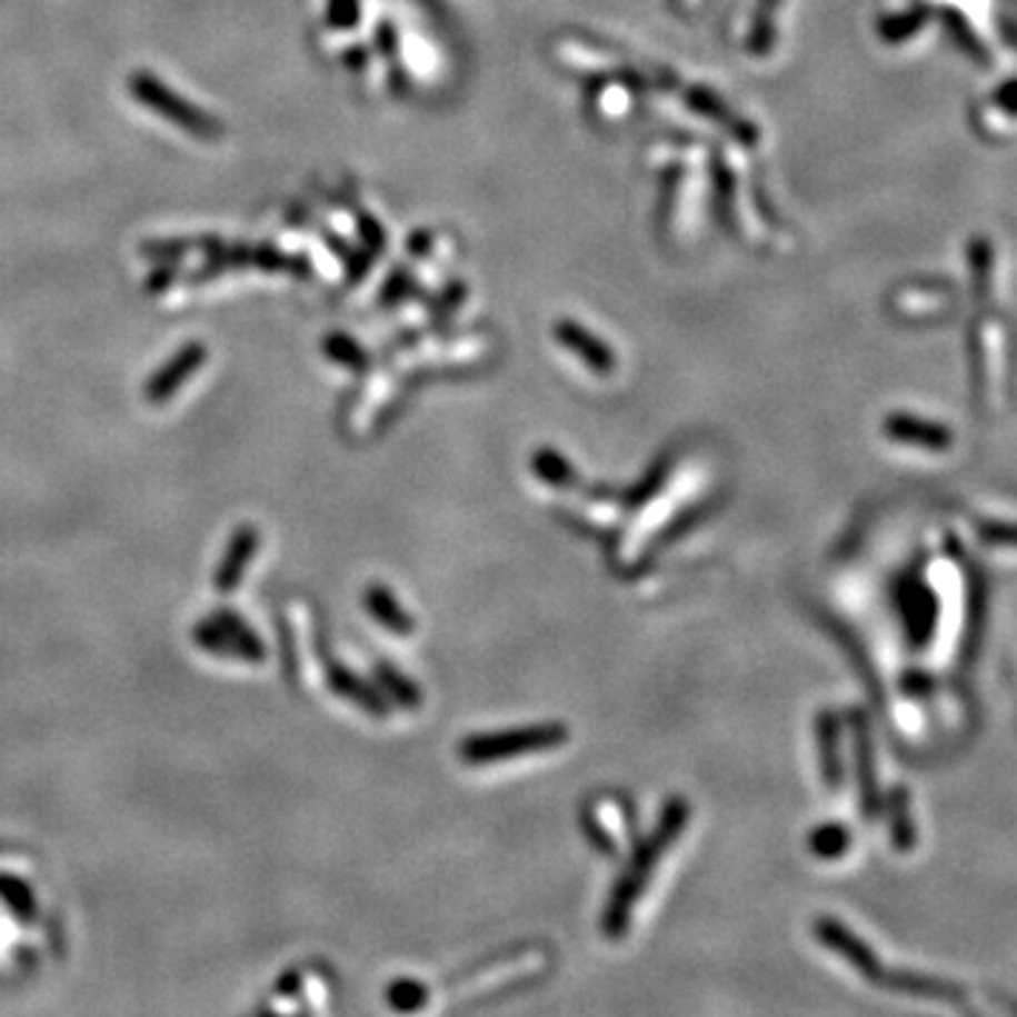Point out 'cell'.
Segmentation results:
<instances>
[{"label":"cell","mask_w":1017,"mask_h":1017,"mask_svg":"<svg viewBox=\"0 0 1017 1017\" xmlns=\"http://www.w3.org/2000/svg\"><path fill=\"white\" fill-rule=\"evenodd\" d=\"M690 822V802L685 797H670L665 802L659 814V822H656L654 831L648 837L641 839L636 845L634 857L628 859V865L619 874L617 885L610 890L608 905L602 910V936L605 938H622L630 927V916H634V907L639 901V896L645 894L648 888V879L654 874V868L659 865V859L665 857L667 851L672 848L681 831Z\"/></svg>","instance_id":"obj_1"},{"label":"cell","mask_w":1017,"mask_h":1017,"mask_svg":"<svg viewBox=\"0 0 1017 1017\" xmlns=\"http://www.w3.org/2000/svg\"><path fill=\"white\" fill-rule=\"evenodd\" d=\"M128 93L136 102L150 108L156 117L167 119V122L190 133L198 142H221L223 139V124L210 111H203L196 102L176 93L164 80H159L150 71H133L128 77Z\"/></svg>","instance_id":"obj_2"},{"label":"cell","mask_w":1017,"mask_h":1017,"mask_svg":"<svg viewBox=\"0 0 1017 1017\" xmlns=\"http://www.w3.org/2000/svg\"><path fill=\"white\" fill-rule=\"evenodd\" d=\"M568 740V727L562 724H537L524 729H500V732L469 735L458 746V755L467 764H492V760L520 758V755L549 752Z\"/></svg>","instance_id":"obj_3"},{"label":"cell","mask_w":1017,"mask_h":1017,"mask_svg":"<svg viewBox=\"0 0 1017 1017\" xmlns=\"http://www.w3.org/2000/svg\"><path fill=\"white\" fill-rule=\"evenodd\" d=\"M192 641L196 648L218 656V659L247 661V665H263L266 645L258 636V630L229 608H216L207 619L196 622L192 628Z\"/></svg>","instance_id":"obj_4"},{"label":"cell","mask_w":1017,"mask_h":1017,"mask_svg":"<svg viewBox=\"0 0 1017 1017\" xmlns=\"http://www.w3.org/2000/svg\"><path fill=\"white\" fill-rule=\"evenodd\" d=\"M210 351L203 342H187L181 346L173 357L167 359L159 370H153L144 382V399L150 405H164L167 399H173L181 388L187 385V379L196 373V370L203 368Z\"/></svg>","instance_id":"obj_5"},{"label":"cell","mask_w":1017,"mask_h":1017,"mask_svg":"<svg viewBox=\"0 0 1017 1017\" xmlns=\"http://www.w3.org/2000/svg\"><path fill=\"white\" fill-rule=\"evenodd\" d=\"M258 549H260L258 526L243 524L232 531V537H229V542H227V549H223V555H221V562H218V568H216V577H212V582H216V591L221 594V597H229V594L238 591V586H241V580H243V574H247L249 562L255 560Z\"/></svg>","instance_id":"obj_6"},{"label":"cell","mask_w":1017,"mask_h":1017,"mask_svg":"<svg viewBox=\"0 0 1017 1017\" xmlns=\"http://www.w3.org/2000/svg\"><path fill=\"white\" fill-rule=\"evenodd\" d=\"M320 661H322V672H326V685L333 696L346 698V701H351L353 707L365 709V712L373 718L388 716L390 707H388V701L379 696L377 687H370L368 681H362V678H359L353 670H348L342 661L331 659V654H322Z\"/></svg>","instance_id":"obj_7"},{"label":"cell","mask_w":1017,"mask_h":1017,"mask_svg":"<svg viewBox=\"0 0 1017 1017\" xmlns=\"http://www.w3.org/2000/svg\"><path fill=\"white\" fill-rule=\"evenodd\" d=\"M814 936L820 938L828 949H834L837 956H842L845 961L854 964V967H857L865 978L879 980V984L885 980V975L879 973V961L874 958V953L868 949V944L859 941V938L854 936V933L848 930L842 921L822 916V919L814 921Z\"/></svg>","instance_id":"obj_8"},{"label":"cell","mask_w":1017,"mask_h":1017,"mask_svg":"<svg viewBox=\"0 0 1017 1017\" xmlns=\"http://www.w3.org/2000/svg\"><path fill=\"white\" fill-rule=\"evenodd\" d=\"M555 337L562 348H568L571 353L582 359L586 368H591L599 377H608L617 370V353L610 351L608 346H602L591 331H586L582 326H577L574 320H560L555 326Z\"/></svg>","instance_id":"obj_9"},{"label":"cell","mask_w":1017,"mask_h":1017,"mask_svg":"<svg viewBox=\"0 0 1017 1017\" xmlns=\"http://www.w3.org/2000/svg\"><path fill=\"white\" fill-rule=\"evenodd\" d=\"M362 599L370 617L377 619L382 628H388L390 634L410 636L416 630L413 617L401 608V602L393 597V591H390L388 586H382V582H370V586L365 588Z\"/></svg>","instance_id":"obj_10"},{"label":"cell","mask_w":1017,"mask_h":1017,"mask_svg":"<svg viewBox=\"0 0 1017 1017\" xmlns=\"http://www.w3.org/2000/svg\"><path fill=\"white\" fill-rule=\"evenodd\" d=\"M0 905L7 907V913L14 921H20L26 927H31L40 919V905L34 888L26 879H20V876L3 874V870H0Z\"/></svg>","instance_id":"obj_11"},{"label":"cell","mask_w":1017,"mask_h":1017,"mask_svg":"<svg viewBox=\"0 0 1017 1017\" xmlns=\"http://www.w3.org/2000/svg\"><path fill=\"white\" fill-rule=\"evenodd\" d=\"M218 243H221L218 235H192V238H153V241H144L142 247H139V255L148 260H159V263H164V260H179V258H185V255H192V252L207 255L210 249H216Z\"/></svg>","instance_id":"obj_12"},{"label":"cell","mask_w":1017,"mask_h":1017,"mask_svg":"<svg viewBox=\"0 0 1017 1017\" xmlns=\"http://www.w3.org/2000/svg\"><path fill=\"white\" fill-rule=\"evenodd\" d=\"M817 738H820L822 780L828 789H839L842 784V760H839V721L834 712H820L817 718Z\"/></svg>","instance_id":"obj_13"},{"label":"cell","mask_w":1017,"mask_h":1017,"mask_svg":"<svg viewBox=\"0 0 1017 1017\" xmlns=\"http://www.w3.org/2000/svg\"><path fill=\"white\" fill-rule=\"evenodd\" d=\"M531 469H535V475L542 483H549V487L555 489H574L580 483L577 469L571 467V461L562 458L557 450H551V447H540V450L531 456Z\"/></svg>","instance_id":"obj_14"},{"label":"cell","mask_w":1017,"mask_h":1017,"mask_svg":"<svg viewBox=\"0 0 1017 1017\" xmlns=\"http://www.w3.org/2000/svg\"><path fill=\"white\" fill-rule=\"evenodd\" d=\"M885 432L896 441H907V445H921V447H941L947 445V432L936 425H927L921 419L913 416H890Z\"/></svg>","instance_id":"obj_15"},{"label":"cell","mask_w":1017,"mask_h":1017,"mask_svg":"<svg viewBox=\"0 0 1017 1017\" xmlns=\"http://www.w3.org/2000/svg\"><path fill=\"white\" fill-rule=\"evenodd\" d=\"M687 99H690V106L696 108V111H701L704 117H712V119H718V122H727L729 128H732V133L738 136L740 142L755 144V136H758V133H755L752 124L740 122V119L729 117V108L721 106V99L712 97V93H709L707 88H692V91H687Z\"/></svg>","instance_id":"obj_16"},{"label":"cell","mask_w":1017,"mask_h":1017,"mask_svg":"<svg viewBox=\"0 0 1017 1017\" xmlns=\"http://www.w3.org/2000/svg\"><path fill=\"white\" fill-rule=\"evenodd\" d=\"M851 845V831L839 822H826L808 834V851L817 859H839Z\"/></svg>","instance_id":"obj_17"},{"label":"cell","mask_w":1017,"mask_h":1017,"mask_svg":"<svg viewBox=\"0 0 1017 1017\" xmlns=\"http://www.w3.org/2000/svg\"><path fill=\"white\" fill-rule=\"evenodd\" d=\"M780 9V0H760L758 12H755V26L746 40V51L755 57H766L775 46V14Z\"/></svg>","instance_id":"obj_18"},{"label":"cell","mask_w":1017,"mask_h":1017,"mask_svg":"<svg viewBox=\"0 0 1017 1017\" xmlns=\"http://www.w3.org/2000/svg\"><path fill=\"white\" fill-rule=\"evenodd\" d=\"M377 678H379V685L385 687V692H388L396 704H401V707H407V709L421 707V690L413 685V681H410V678L401 676L393 665H388V661H377Z\"/></svg>","instance_id":"obj_19"},{"label":"cell","mask_w":1017,"mask_h":1017,"mask_svg":"<svg viewBox=\"0 0 1017 1017\" xmlns=\"http://www.w3.org/2000/svg\"><path fill=\"white\" fill-rule=\"evenodd\" d=\"M322 353H326L331 362L342 365V368L348 370H357V373L368 370L370 365L365 348L357 346L348 333H328L326 342H322Z\"/></svg>","instance_id":"obj_20"},{"label":"cell","mask_w":1017,"mask_h":1017,"mask_svg":"<svg viewBox=\"0 0 1017 1017\" xmlns=\"http://www.w3.org/2000/svg\"><path fill=\"white\" fill-rule=\"evenodd\" d=\"M385 998H388L390 1009L396 1011H419L430 1000V989L416 978H399L390 984Z\"/></svg>","instance_id":"obj_21"},{"label":"cell","mask_w":1017,"mask_h":1017,"mask_svg":"<svg viewBox=\"0 0 1017 1017\" xmlns=\"http://www.w3.org/2000/svg\"><path fill=\"white\" fill-rule=\"evenodd\" d=\"M857 775L859 786H863V800L868 808V817H874L876 811V791H874V771H870V744L868 732H865V721H857Z\"/></svg>","instance_id":"obj_22"},{"label":"cell","mask_w":1017,"mask_h":1017,"mask_svg":"<svg viewBox=\"0 0 1017 1017\" xmlns=\"http://www.w3.org/2000/svg\"><path fill=\"white\" fill-rule=\"evenodd\" d=\"M359 12H362L359 0H328V9H326L328 26L337 31L357 29Z\"/></svg>","instance_id":"obj_23"},{"label":"cell","mask_w":1017,"mask_h":1017,"mask_svg":"<svg viewBox=\"0 0 1017 1017\" xmlns=\"http://www.w3.org/2000/svg\"><path fill=\"white\" fill-rule=\"evenodd\" d=\"M665 478H667V461H661L659 467L650 469L648 478H645V481H639L634 489H630V492H625L622 503H625V506H641V503H645V500L656 498V492H659V489H661V483H665Z\"/></svg>","instance_id":"obj_24"},{"label":"cell","mask_w":1017,"mask_h":1017,"mask_svg":"<svg viewBox=\"0 0 1017 1017\" xmlns=\"http://www.w3.org/2000/svg\"><path fill=\"white\" fill-rule=\"evenodd\" d=\"M176 280H181V271L176 269L173 260H170V263L164 260V266H156V269L150 271L148 280H144V289H148L150 295H161V291H164L167 286H173Z\"/></svg>","instance_id":"obj_25"},{"label":"cell","mask_w":1017,"mask_h":1017,"mask_svg":"<svg viewBox=\"0 0 1017 1017\" xmlns=\"http://www.w3.org/2000/svg\"><path fill=\"white\" fill-rule=\"evenodd\" d=\"M280 648H283V672L289 681H295L297 672H300V661H297V645H295V634L286 622H280Z\"/></svg>","instance_id":"obj_26"},{"label":"cell","mask_w":1017,"mask_h":1017,"mask_svg":"<svg viewBox=\"0 0 1017 1017\" xmlns=\"http://www.w3.org/2000/svg\"><path fill=\"white\" fill-rule=\"evenodd\" d=\"M894 842L899 848H910L913 845V828L907 820V808H901V795L894 797Z\"/></svg>","instance_id":"obj_27"},{"label":"cell","mask_w":1017,"mask_h":1017,"mask_svg":"<svg viewBox=\"0 0 1017 1017\" xmlns=\"http://www.w3.org/2000/svg\"><path fill=\"white\" fill-rule=\"evenodd\" d=\"M359 235L365 238V243H368L370 252H379V247L385 243V232L377 227V221H373V218H368V216L359 218Z\"/></svg>","instance_id":"obj_28"},{"label":"cell","mask_w":1017,"mask_h":1017,"mask_svg":"<svg viewBox=\"0 0 1017 1017\" xmlns=\"http://www.w3.org/2000/svg\"><path fill=\"white\" fill-rule=\"evenodd\" d=\"M302 984L300 969H286V975H280V980L275 984V998H295L297 989Z\"/></svg>","instance_id":"obj_29"},{"label":"cell","mask_w":1017,"mask_h":1017,"mask_svg":"<svg viewBox=\"0 0 1017 1017\" xmlns=\"http://www.w3.org/2000/svg\"><path fill=\"white\" fill-rule=\"evenodd\" d=\"M377 43H379V51H382V54H388V57L396 54V31H393V26H390V23L379 26Z\"/></svg>","instance_id":"obj_30"},{"label":"cell","mask_w":1017,"mask_h":1017,"mask_svg":"<svg viewBox=\"0 0 1017 1017\" xmlns=\"http://www.w3.org/2000/svg\"><path fill=\"white\" fill-rule=\"evenodd\" d=\"M365 60H368V54H365L362 49H353L346 54V62L353 68V71H359V66H365Z\"/></svg>","instance_id":"obj_31"}]
</instances>
